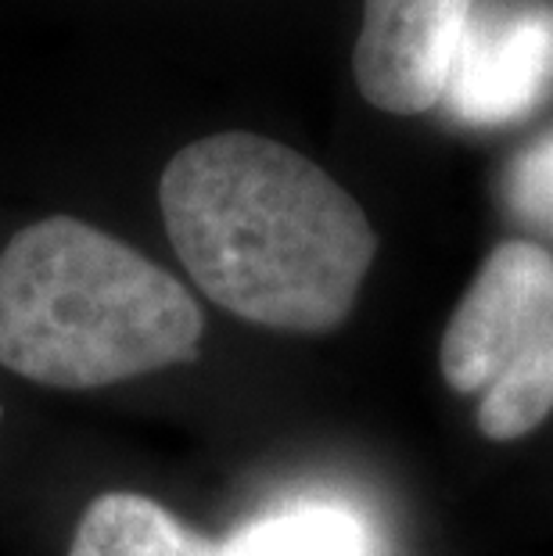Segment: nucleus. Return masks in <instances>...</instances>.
<instances>
[{
  "mask_svg": "<svg viewBox=\"0 0 553 556\" xmlns=\"http://www.w3.org/2000/svg\"><path fill=\"white\" fill-rule=\"evenodd\" d=\"M159 201L198 288L259 327L335 330L378 255L345 187L296 148L241 129L176 151Z\"/></svg>",
  "mask_w": 553,
  "mask_h": 556,
  "instance_id": "nucleus-1",
  "label": "nucleus"
},
{
  "mask_svg": "<svg viewBox=\"0 0 553 556\" xmlns=\"http://www.w3.org/2000/svg\"><path fill=\"white\" fill-rule=\"evenodd\" d=\"M202 309L173 274L73 216L0 255V366L47 388H104L194 359Z\"/></svg>",
  "mask_w": 553,
  "mask_h": 556,
  "instance_id": "nucleus-2",
  "label": "nucleus"
},
{
  "mask_svg": "<svg viewBox=\"0 0 553 556\" xmlns=\"http://www.w3.org/2000/svg\"><path fill=\"white\" fill-rule=\"evenodd\" d=\"M453 392L481 395L478 428L514 442L553 413V252L503 241L481 263L439 349Z\"/></svg>",
  "mask_w": 553,
  "mask_h": 556,
  "instance_id": "nucleus-3",
  "label": "nucleus"
},
{
  "mask_svg": "<svg viewBox=\"0 0 553 556\" xmlns=\"http://www.w3.org/2000/svg\"><path fill=\"white\" fill-rule=\"evenodd\" d=\"M68 556H367V535L345 510L296 506L213 542L148 495L109 492L79 517Z\"/></svg>",
  "mask_w": 553,
  "mask_h": 556,
  "instance_id": "nucleus-4",
  "label": "nucleus"
},
{
  "mask_svg": "<svg viewBox=\"0 0 553 556\" xmlns=\"http://www.w3.org/2000/svg\"><path fill=\"white\" fill-rule=\"evenodd\" d=\"M553 87V8L475 11L456 43L442 104L467 126H507Z\"/></svg>",
  "mask_w": 553,
  "mask_h": 556,
  "instance_id": "nucleus-5",
  "label": "nucleus"
},
{
  "mask_svg": "<svg viewBox=\"0 0 553 556\" xmlns=\"http://www.w3.org/2000/svg\"><path fill=\"white\" fill-rule=\"evenodd\" d=\"M475 4L478 0H363V29L352 54L363 98L392 115L435 109Z\"/></svg>",
  "mask_w": 553,
  "mask_h": 556,
  "instance_id": "nucleus-6",
  "label": "nucleus"
},
{
  "mask_svg": "<svg viewBox=\"0 0 553 556\" xmlns=\"http://www.w3.org/2000/svg\"><path fill=\"white\" fill-rule=\"evenodd\" d=\"M497 198L525 241L553 252V126L514 151L500 173Z\"/></svg>",
  "mask_w": 553,
  "mask_h": 556,
  "instance_id": "nucleus-7",
  "label": "nucleus"
}]
</instances>
